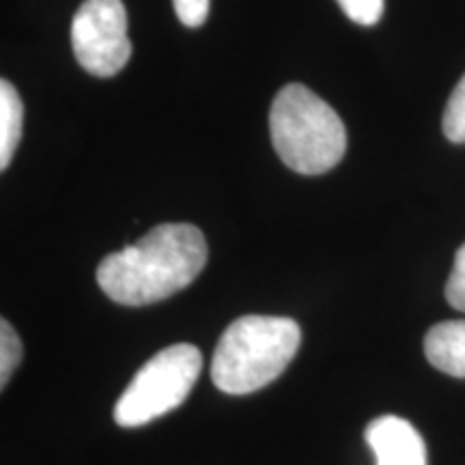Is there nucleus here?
<instances>
[{
  "label": "nucleus",
  "mask_w": 465,
  "mask_h": 465,
  "mask_svg": "<svg viewBox=\"0 0 465 465\" xmlns=\"http://www.w3.org/2000/svg\"><path fill=\"white\" fill-rule=\"evenodd\" d=\"M207 254L205 235L196 226L158 224L136 243L108 254L97 267V282L116 304H155L194 282Z\"/></svg>",
  "instance_id": "nucleus-1"
},
{
  "label": "nucleus",
  "mask_w": 465,
  "mask_h": 465,
  "mask_svg": "<svg viewBox=\"0 0 465 465\" xmlns=\"http://www.w3.org/2000/svg\"><path fill=\"white\" fill-rule=\"evenodd\" d=\"M300 341V325L289 317H240L220 336L212 380L226 394L257 392L287 369Z\"/></svg>",
  "instance_id": "nucleus-2"
},
{
  "label": "nucleus",
  "mask_w": 465,
  "mask_h": 465,
  "mask_svg": "<svg viewBox=\"0 0 465 465\" xmlns=\"http://www.w3.org/2000/svg\"><path fill=\"white\" fill-rule=\"evenodd\" d=\"M274 149L291 171L323 174L347 151V130L341 116L304 84H287L270 110Z\"/></svg>",
  "instance_id": "nucleus-3"
},
{
  "label": "nucleus",
  "mask_w": 465,
  "mask_h": 465,
  "mask_svg": "<svg viewBox=\"0 0 465 465\" xmlns=\"http://www.w3.org/2000/svg\"><path fill=\"white\" fill-rule=\"evenodd\" d=\"M203 369L201 351L190 342L162 349L134 375L114 405L119 427H143L188 399Z\"/></svg>",
  "instance_id": "nucleus-4"
},
{
  "label": "nucleus",
  "mask_w": 465,
  "mask_h": 465,
  "mask_svg": "<svg viewBox=\"0 0 465 465\" xmlns=\"http://www.w3.org/2000/svg\"><path fill=\"white\" fill-rule=\"evenodd\" d=\"M74 54L86 72L110 78L127 65L132 42L121 0H84L72 22Z\"/></svg>",
  "instance_id": "nucleus-5"
},
{
  "label": "nucleus",
  "mask_w": 465,
  "mask_h": 465,
  "mask_svg": "<svg viewBox=\"0 0 465 465\" xmlns=\"http://www.w3.org/2000/svg\"><path fill=\"white\" fill-rule=\"evenodd\" d=\"M366 441L377 465H427V446L414 424L399 416H380L366 427Z\"/></svg>",
  "instance_id": "nucleus-6"
},
{
  "label": "nucleus",
  "mask_w": 465,
  "mask_h": 465,
  "mask_svg": "<svg viewBox=\"0 0 465 465\" xmlns=\"http://www.w3.org/2000/svg\"><path fill=\"white\" fill-rule=\"evenodd\" d=\"M424 353L441 373L465 380V322L433 325L424 336Z\"/></svg>",
  "instance_id": "nucleus-7"
},
{
  "label": "nucleus",
  "mask_w": 465,
  "mask_h": 465,
  "mask_svg": "<svg viewBox=\"0 0 465 465\" xmlns=\"http://www.w3.org/2000/svg\"><path fill=\"white\" fill-rule=\"evenodd\" d=\"M25 125V104L14 89V84L3 80L0 83V168H7L14 158L22 138Z\"/></svg>",
  "instance_id": "nucleus-8"
},
{
  "label": "nucleus",
  "mask_w": 465,
  "mask_h": 465,
  "mask_svg": "<svg viewBox=\"0 0 465 465\" xmlns=\"http://www.w3.org/2000/svg\"><path fill=\"white\" fill-rule=\"evenodd\" d=\"M22 353H25V347H22L20 336L15 334L7 319H3L0 322V386L3 388L7 386L11 375L20 364Z\"/></svg>",
  "instance_id": "nucleus-9"
},
{
  "label": "nucleus",
  "mask_w": 465,
  "mask_h": 465,
  "mask_svg": "<svg viewBox=\"0 0 465 465\" xmlns=\"http://www.w3.org/2000/svg\"><path fill=\"white\" fill-rule=\"evenodd\" d=\"M441 127L450 143H465V75L459 80L449 104H446Z\"/></svg>",
  "instance_id": "nucleus-10"
},
{
  "label": "nucleus",
  "mask_w": 465,
  "mask_h": 465,
  "mask_svg": "<svg viewBox=\"0 0 465 465\" xmlns=\"http://www.w3.org/2000/svg\"><path fill=\"white\" fill-rule=\"evenodd\" d=\"M351 22L360 26H373L383 15V0H336Z\"/></svg>",
  "instance_id": "nucleus-11"
},
{
  "label": "nucleus",
  "mask_w": 465,
  "mask_h": 465,
  "mask_svg": "<svg viewBox=\"0 0 465 465\" xmlns=\"http://www.w3.org/2000/svg\"><path fill=\"white\" fill-rule=\"evenodd\" d=\"M446 300L452 308L465 312V243L455 254V265H452L450 278L446 282Z\"/></svg>",
  "instance_id": "nucleus-12"
},
{
  "label": "nucleus",
  "mask_w": 465,
  "mask_h": 465,
  "mask_svg": "<svg viewBox=\"0 0 465 465\" xmlns=\"http://www.w3.org/2000/svg\"><path fill=\"white\" fill-rule=\"evenodd\" d=\"M212 0H173L177 17L188 28H199L205 25Z\"/></svg>",
  "instance_id": "nucleus-13"
}]
</instances>
